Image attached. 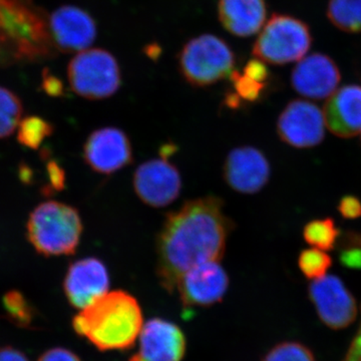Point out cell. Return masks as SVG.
<instances>
[{
	"mask_svg": "<svg viewBox=\"0 0 361 361\" xmlns=\"http://www.w3.org/2000/svg\"><path fill=\"white\" fill-rule=\"evenodd\" d=\"M223 208L220 198L206 196L187 202L166 218L157 240V275L169 293L188 270L222 260L233 229Z\"/></svg>",
	"mask_w": 361,
	"mask_h": 361,
	"instance_id": "cell-1",
	"label": "cell"
},
{
	"mask_svg": "<svg viewBox=\"0 0 361 361\" xmlns=\"http://www.w3.org/2000/svg\"><path fill=\"white\" fill-rule=\"evenodd\" d=\"M144 325L141 306L128 292H108L73 317V330L101 351L134 346Z\"/></svg>",
	"mask_w": 361,
	"mask_h": 361,
	"instance_id": "cell-2",
	"label": "cell"
},
{
	"mask_svg": "<svg viewBox=\"0 0 361 361\" xmlns=\"http://www.w3.org/2000/svg\"><path fill=\"white\" fill-rule=\"evenodd\" d=\"M49 23L30 0H0V63L51 56Z\"/></svg>",
	"mask_w": 361,
	"mask_h": 361,
	"instance_id": "cell-3",
	"label": "cell"
},
{
	"mask_svg": "<svg viewBox=\"0 0 361 361\" xmlns=\"http://www.w3.org/2000/svg\"><path fill=\"white\" fill-rule=\"evenodd\" d=\"M26 232L33 248L45 257L73 255L82 238V218L68 204L44 202L30 214Z\"/></svg>",
	"mask_w": 361,
	"mask_h": 361,
	"instance_id": "cell-4",
	"label": "cell"
},
{
	"mask_svg": "<svg viewBox=\"0 0 361 361\" xmlns=\"http://www.w3.org/2000/svg\"><path fill=\"white\" fill-rule=\"evenodd\" d=\"M180 71L195 87H208L231 77L235 56L224 40L203 35L190 40L180 54Z\"/></svg>",
	"mask_w": 361,
	"mask_h": 361,
	"instance_id": "cell-5",
	"label": "cell"
},
{
	"mask_svg": "<svg viewBox=\"0 0 361 361\" xmlns=\"http://www.w3.org/2000/svg\"><path fill=\"white\" fill-rule=\"evenodd\" d=\"M312 42L310 27L303 21L284 14L268 20L253 47V54L263 63L283 66L299 61Z\"/></svg>",
	"mask_w": 361,
	"mask_h": 361,
	"instance_id": "cell-6",
	"label": "cell"
},
{
	"mask_svg": "<svg viewBox=\"0 0 361 361\" xmlns=\"http://www.w3.org/2000/svg\"><path fill=\"white\" fill-rule=\"evenodd\" d=\"M68 82L78 96L87 99H104L120 89L121 71L110 52L101 49H85L71 59Z\"/></svg>",
	"mask_w": 361,
	"mask_h": 361,
	"instance_id": "cell-7",
	"label": "cell"
},
{
	"mask_svg": "<svg viewBox=\"0 0 361 361\" xmlns=\"http://www.w3.org/2000/svg\"><path fill=\"white\" fill-rule=\"evenodd\" d=\"M133 186L140 200L153 208H163L180 196L182 179L177 167L163 155L137 167Z\"/></svg>",
	"mask_w": 361,
	"mask_h": 361,
	"instance_id": "cell-8",
	"label": "cell"
},
{
	"mask_svg": "<svg viewBox=\"0 0 361 361\" xmlns=\"http://www.w3.org/2000/svg\"><path fill=\"white\" fill-rule=\"evenodd\" d=\"M323 111L310 102L295 99L287 104L277 122L280 139L295 148H311L322 142L325 135Z\"/></svg>",
	"mask_w": 361,
	"mask_h": 361,
	"instance_id": "cell-9",
	"label": "cell"
},
{
	"mask_svg": "<svg viewBox=\"0 0 361 361\" xmlns=\"http://www.w3.org/2000/svg\"><path fill=\"white\" fill-rule=\"evenodd\" d=\"M310 296L322 322L331 329H343L355 322V297L338 277L329 275L310 285Z\"/></svg>",
	"mask_w": 361,
	"mask_h": 361,
	"instance_id": "cell-10",
	"label": "cell"
},
{
	"mask_svg": "<svg viewBox=\"0 0 361 361\" xmlns=\"http://www.w3.org/2000/svg\"><path fill=\"white\" fill-rule=\"evenodd\" d=\"M228 287L229 277L220 261H211L188 270L176 289L184 307H207L220 302Z\"/></svg>",
	"mask_w": 361,
	"mask_h": 361,
	"instance_id": "cell-11",
	"label": "cell"
},
{
	"mask_svg": "<svg viewBox=\"0 0 361 361\" xmlns=\"http://www.w3.org/2000/svg\"><path fill=\"white\" fill-rule=\"evenodd\" d=\"M84 159L94 172L114 174L132 163V144L123 130L102 128L92 132L85 142Z\"/></svg>",
	"mask_w": 361,
	"mask_h": 361,
	"instance_id": "cell-12",
	"label": "cell"
},
{
	"mask_svg": "<svg viewBox=\"0 0 361 361\" xmlns=\"http://www.w3.org/2000/svg\"><path fill=\"white\" fill-rule=\"evenodd\" d=\"M110 275L103 261L94 257L80 259L71 263L63 281L68 302L82 310L108 293Z\"/></svg>",
	"mask_w": 361,
	"mask_h": 361,
	"instance_id": "cell-13",
	"label": "cell"
},
{
	"mask_svg": "<svg viewBox=\"0 0 361 361\" xmlns=\"http://www.w3.org/2000/svg\"><path fill=\"white\" fill-rule=\"evenodd\" d=\"M186 348V337L177 324L153 318L142 325L139 350L129 361H182Z\"/></svg>",
	"mask_w": 361,
	"mask_h": 361,
	"instance_id": "cell-14",
	"label": "cell"
},
{
	"mask_svg": "<svg viewBox=\"0 0 361 361\" xmlns=\"http://www.w3.org/2000/svg\"><path fill=\"white\" fill-rule=\"evenodd\" d=\"M225 182L241 194L261 191L270 178V165L262 152L251 146L233 149L223 168Z\"/></svg>",
	"mask_w": 361,
	"mask_h": 361,
	"instance_id": "cell-15",
	"label": "cell"
},
{
	"mask_svg": "<svg viewBox=\"0 0 361 361\" xmlns=\"http://www.w3.org/2000/svg\"><path fill=\"white\" fill-rule=\"evenodd\" d=\"M49 25L54 47L66 54L85 51L96 39L94 18L78 7H59L49 18Z\"/></svg>",
	"mask_w": 361,
	"mask_h": 361,
	"instance_id": "cell-16",
	"label": "cell"
},
{
	"mask_svg": "<svg viewBox=\"0 0 361 361\" xmlns=\"http://www.w3.org/2000/svg\"><path fill=\"white\" fill-rule=\"evenodd\" d=\"M341 80L338 66L323 54H313L300 59L291 75L294 90L301 96L313 99L331 97Z\"/></svg>",
	"mask_w": 361,
	"mask_h": 361,
	"instance_id": "cell-17",
	"label": "cell"
},
{
	"mask_svg": "<svg viewBox=\"0 0 361 361\" xmlns=\"http://www.w3.org/2000/svg\"><path fill=\"white\" fill-rule=\"evenodd\" d=\"M325 125L339 137H353L361 132V87L349 85L336 90L324 106Z\"/></svg>",
	"mask_w": 361,
	"mask_h": 361,
	"instance_id": "cell-18",
	"label": "cell"
},
{
	"mask_svg": "<svg viewBox=\"0 0 361 361\" xmlns=\"http://www.w3.org/2000/svg\"><path fill=\"white\" fill-rule=\"evenodd\" d=\"M218 13L228 32L247 37L260 32L267 8L265 0H220Z\"/></svg>",
	"mask_w": 361,
	"mask_h": 361,
	"instance_id": "cell-19",
	"label": "cell"
},
{
	"mask_svg": "<svg viewBox=\"0 0 361 361\" xmlns=\"http://www.w3.org/2000/svg\"><path fill=\"white\" fill-rule=\"evenodd\" d=\"M327 16L342 32H361V0H330Z\"/></svg>",
	"mask_w": 361,
	"mask_h": 361,
	"instance_id": "cell-20",
	"label": "cell"
},
{
	"mask_svg": "<svg viewBox=\"0 0 361 361\" xmlns=\"http://www.w3.org/2000/svg\"><path fill=\"white\" fill-rule=\"evenodd\" d=\"M23 114L20 97L11 90L0 87V139L13 134Z\"/></svg>",
	"mask_w": 361,
	"mask_h": 361,
	"instance_id": "cell-21",
	"label": "cell"
},
{
	"mask_svg": "<svg viewBox=\"0 0 361 361\" xmlns=\"http://www.w3.org/2000/svg\"><path fill=\"white\" fill-rule=\"evenodd\" d=\"M304 239L314 248L323 251L331 250L336 246L338 230L334 220H315L304 227Z\"/></svg>",
	"mask_w": 361,
	"mask_h": 361,
	"instance_id": "cell-22",
	"label": "cell"
},
{
	"mask_svg": "<svg viewBox=\"0 0 361 361\" xmlns=\"http://www.w3.org/2000/svg\"><path fill=\"white\" fill-rule=\"evenodd\" d=\"M18 129V142L30 149H37L54 132V127L39 116H28L21 121Z\"/></svg>",
	"mask_w": 361,
	"mask_h": 361,
	"instance_id": "cell-23",
	"label": "cell"
},
{
	"mask_svg": "<svg viewBox=\"0 0 361 361\" xmlns=\"http://www.w3.org/2000/svg\"><path fill=\"white\" fill-rule=\"evenodd\" d=\"M298 264L306 277L316 280L325 276L332 264V260L324 251L312 248L301 252Z\"/></svg>",
	"mask_w": 361,
	"mask_h": 361,
	"instance_id": "cell-24",
	"label": "cell"
},
{
	"mask_svg": "<svg viewBox=\"0 0 361 361\" xmlns=\"http://www.w3.org/2000/svg\"><path fill=\"white\" fill-rule=\"evenodd\" d=\"M262 361H316L307 346L297 341H285L268 351Z\"/></svg>",
	"mask_w": 361,
	"mask_h": 361,
	"instance_id": "cell-25",
	"label": "cell"
},
{
	"mask_svg": "<svg viewBox=\"0 0 361 361\" xmlns=\"http://www.w3.org/2000/svg\"><path fill=\"white\" fill-rule=\"evenodd\" d=\"M8 315L21 326H26L32 320V310L20 292L11 291L4 299Z\"/></svg>",
	"mask_w": 361,
	"mask_h": 361,
	"instance_id": "cell-26",
	"label": "cell"
},
{
	"mask_svg": "<svg viewBox=\"0 0 361 361\" xmlns=\"http://www.w3.org/2000/svg\"><path fill=\"white\" fill-rule=\"evenodd\" d=\"M233 84L238 92V96L246 101L254 102L260 97L261 92L265 89L266 82H260L250 77L246 73H238L233 71L231 75Z\"/></svg>",
	"mask_w": 361,
	"mask_h": 361,
	"instance_id": "cell-27",
	"label": "cell"
},
{
	"mask_svg": "<svg viewBox=\"0 0 361 361\" xmlns=\"http://www.w3.org/2000/svg\"><path fill=\"white\" fill-rule=\"evenodd\" d=\"M338 210L346 219H357L361 217V202L355 196H345L341 199Z\"/></svg>",
	"mask_w": 361,
	"mask_h": 361,
	"instance_id": "cell-28",
	"label": "cell"
},
{
	"mask_svg": "<svg viewBox=\"0 0 361 361\" xmlns=\"http://www.w3.org/2000/svg\"><path fill=\"white\" fill-rule=\"evenodd\" d=\"M37 361H82L73 351L63 348H54L42 353Z\"/></svg>",
	"mask_w": 361,
	"mask_h": 361,
	"instance_id": "cell-29",
	"label": "cell"
},
{
	"mask_svg": "<svg viewBox=\"0 0 361 361\" xmlns=\"http://www.w3.org/2000/svg\"><path fill=\"white\" fill-rule=\"evenodd\" d=\"M342 264L353 269H361V243L358 246H350L341 252Z\"/></svg>",
	"mask_w": 361,
	"mask_h": 361,
	"instance_id": "cell-30",
	"label": "cell"
},
{
	"mask_svg": "<svg viewBox=\"0 0 361 361\" xmlns=\"http://www.w3.org/2000/svg\"><path fill=\"white\" fill-rule=\"evenodd\" d=\"M44 89L51 96L58 97L63 94V84L51 73H44Z\"/></svg>",
	"mask_w": 361,
	"mask_h": 361,
	"instance_id": "cell-31",
	"label": "cell"
},
{
	"mask_svg": "<svg viewBox=\"0 0 361 361\" xmlns=\"http://www.w3.org/2000/svg\"><path fill=\"white\" fill-rule=\"evenodd\" d=\"M0 361H30L26 356L18 349L4 346L0 348Z\"/></svg>",
	"mask_w": 361,
	"mask_h": 361,
	"instance_id": "cell-32",
	"label": "cell"
}]
</instances>
